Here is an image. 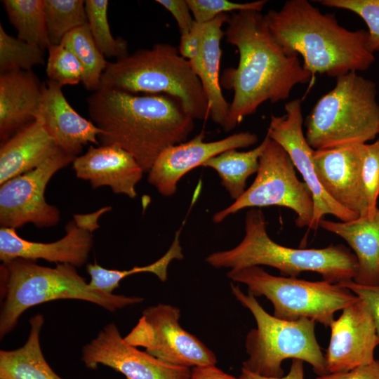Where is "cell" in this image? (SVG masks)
I'll list each match as a JSON object with an SVG mask.
<instances>
[{
	"mask_svg": "<svg viewBox=\"0 0 379 379\" xmlns=\"http://www.w3.org/2000/svg\"><path fill=\"white\" fill-rule=\"evenodd\" d=\"M227 23L226 41L239 53L237 67L226 69L220 79L234 92L224 128L230 131L263 102L286 100L295 85L312 77L298 55L286 54L278 44L261 12H234Z\"/></svg>",
	"mask_w": 379,
	"mask_h": 379,
	"instance_id": "6da1fadb",
	"label": "cell"
},
{
	"mask_svg": "<svg viewBox=\"0 0 379 379\" xmlns=\"http://www.w3.org/2000/svg\"><path fill=\"white\" fill-rule=\"evenodd\" d=\"M86 103L91 121L102 131L100 144L123 148L145 173L164 149L185 142L194 126L180 102L166 95L100 88Z\"/></svg>",
	"mask_w": 379,
	"mask_h": 379,
	"instance_id": "7a4b0ae2",
	"label": "cell"
},
{
	"mask_svg": "<svg viewBox=\"0 0 379 379\" xmlns=\"http://www.w3.org/2000/svg\"><path fill=\"white\" fill-rule=\"evenodd\" d=\"M276 41L289 55H300L312 74L338 77L365 71L375 60L368 32L342 27L333 14L323 13L307 0H288L265 15Z\"/></svg>",
	"mask_w": 379,
	"mask_h": 379,
	"instance_id": "3957f363",
	"label": "cell"
},
{
	"mask_svg": "<svg viewBox=\"0 0 379 379\" xmlns=\"http://www.w3.org/2000/svg\"><path fill=\"white\" fill-rule=\"evenodd\" d=\"M0 270L4 298L0 312L1 338L14 329L27 310L53 300H84L109 312L144 300L139 296L108 293L93 288L78 273L76 267L69 264L48 267L34 260L16 258L2 262Z\"/></svg>",
	"mask_w": 379,
	"mask_h": 379,
	"instance_id": "277c9868",
	"label": "cell"
},
{
	"mask_svg": "<svg viewBox=\"0 0 379 379\" xmlns=\"http://www.w3.org/2000/svg\"><path fill=\"white\" fill-rule=\"evenodd\" d=\"M206 262L215 268L230 270L265 265L290 277H297L305 271L314 272L333 284L353 280L357 271L355 255L343 245L293 248L276 243L267 232L263 213L255 208L246 213L241 241L231 249L211 253Z\"/></svg>",
	"mask_w": 379,
	"mask_h": 379,
	"instance_id": "5b68a950",
	"label": "cell"
},
{
	"mask_svg": "<svg viewBox=\"0 0 379 379\" xmlns=\"http://www.w3.org/2000/svg\"><path fill=\"white\" fill-rule=\"evenodd\" d=\"M100 88L166 95L178 100L194 119L209 117L208 100L199 79L178 48L168 44H156L108 62Z\"/></svg>",
	"mask_w": 379,
	"mask_h": 379,
	"instance_id": "8992f818",
	"label": "cell"
},
{
	"mask_svg": "<svg viewBox=\"0 0 379 379\" xmlns=\"http://www.w3.org/2000/svg\"><path fill=\"white\" fill-rule=\"evenodd\" d=\"M375 84L351 72L336 78L305 120V138L315 150L364 144L378 135Z\"/></svg>",
	"mask_w": 379,
	"mask_h": 379,
	"instance_id": "52a82bcc",
	"label": "cell"
},
{
	"mask_svg": "<svg viewBox=\"0 0 379 379\" xmlns=\"http://www.w3.org/2000/svg\"><path fill=\"white\" fill-rule=\"evenodd\" d=\"M235 298L253 316L256 328L245 340L248 358L242 368L264 377L284 375L286 359H300L309 364L318 375L327 374L325 357L315 334V321L306 318L288 321L267 312L255 297L230 284Z\"/></svg>",
	"mask_w": 379,
	"mask_h": 379,
	"instance_id": "ba28073f",
	"label": "cell"
},
{
	"mask_svg": "<svg viewBox=\"0 0 379 379\" xmlns=\"http://www.w3.org/2000/svg\"><path fill=\"white\" fill-rule=\"evenodd\" d=\"M227 276L234 282L247 286L248 293L265 297L273 305V315L288 321L306 318L327 327L334 320L337 311L358 299L339 284L274 276L260 266L230 270Z\"/></svg>",
	"mask_w": 379,
	"mask_h": 379,
	"instance_id": "9c48e42d",
	"label": "cell"
},
{
	"mask_svg": "<svg viewBox=\"0 0 379 379\" xmlns=\"http://www.w3.org/2000/svg\"><path fill=\"white\" fill-rule=\"evenodd\" d=\"M265 138L266 144L253 182L232 204L216 212L212 220L220 223L246 208L277 206L295 213L297 227L310 228L314 210L312 192L305 182L298 178L295 166L286 152L267 135Z\"/></svg>",
	"mask_w": 379,
	"mask_h": 379,
	"instance_id": "30bf717a",
	"label": "cell"
},
{
	"mask_svg": "<svg viewBox=\"0 0 379 379\" xmlns=\"http://www.w3.org/2000/svg\"><path fill=\"white\" fill-rule=\"evenodd\" d=\"M180 310L159 303L145 308L138 323L124 337L134 347H142L159 360L187 368L215 366L217 358L206 345L180 324Z\"/></svg>",
	"mask_w": 379,
	"mask_h": 379,
	"instance_id": "8fae6325",
	"label": "cell"
},
{
	"mask_svg": "<svg viewBox=\"0 0 379 379\" xmlns=\"http://www.w3.org/2000/svg\"><path fill=\"white\" fill-rule=\"evenodd\" d=\"M75 158L59 149L37 168L1 185V227L16 230L27 223L39 228L56 225L60 213L57 207L46 202V187L51 178Z\"/></svg>",
	"mask_w": 379,
	"mask_h": 379,
	"instance_id": "7c38bea8",
	"label": "cell"
},
{
	"mask_svg": "<svg viewBox=\"0 0 379 379\" xmlns=\"http://www.w3.org/2000/svg\"><path fill=\"white\" fill-rule=\"evenodd\" d=\"M284 109L283 116H271L266 135L286 152L312 192L314 210L310 228L317 229L319 222L327 214L335 216L342 222L359 218L357 213L335 202L318 180L313 161L314 149L307 142L302 131L301 100L296 98L286 102Z\"/></svg>",
	"mask_w": 379,
	"mask_h": 379,
	"instance_id": "4fadbf2b",
	"label": "cell"
},
{
	"mask_svg": "<svg viewBox=\"0 0 379 379\" xmlns=\"http://www.w3.org/2000/svg\"><path fill=\"white\" fill-rule=\"evenodd\" d=\"M111 210L105 206L93 213L74 215L65 227V235L49 243L28 241L15 229H0V260L6 262L16 258L36 261L43 259L55 264L79 267L86 263L93 247V232L99 228L100 216Z\"/></svg>",
	"mask_w": 379,
	"mask_h": 379,
	"instance_id": "5bb4252c",
	"label": "cell"
},
{
	"mask_svg": "<svg viewBox=\"0 0 379 379\" xmlns=\"http://www.w3.org/2000/svg\"><path fill=\"white\" fill-rule=\"evenodd\" d=\"M81 359L89 369L107 366L126 379H190L192 373L190 368L169 365L128 344L113 323L83 347Z\"/></svg>",
	"mask_w": 379,
	"mask_h": 379,
	"instance_id": "9a60e30c",
	"label": "cell"
},
{
	"mask_svg": "<svg viewBox=\"0 0 379 379\" xmlns=\"http://www.w3.org/2000/svg\"><path fill=\"white\" fill-rule=\"evenodd\" d=\"M329 344L324 354L328 373H342L373 361L379 345L372 314L359 298L345 307L331 323Z\"/></svg>",
	"mask_w": 379,
	"mask_h": 379,
	"instance_id": "2e32d148",
	"label": "cell"
},
{
	"mask_svg": "<svg viewBox=\"0 0 379 379\" xmlns=\"http://www.w3.org/2000/svg\"><path fill=\"white\" fill-rule=\"evenodd\" d=\"M201 131L187 142L170 146L157 158L148 171L147 181L163 196L173 195L180 180L193 168L225 151L250 147L258 136L249 131L233 133L225 138L204 142Z\"/></svg>",
	"mask_w": 379,
	"mask_h": 379,
	"instance_id": "e0dca14e",
	"label": "cell"
},
{
	"mask_svg": "<svg viewBox=\"0 0 379 379\" xmlns=\"http://www.w3.org/2000/svg\"><path fill=\"white\" fill-rule=\"evenodd\" d=\"M364 144H354L314 151L313 161L319 182L338 204L368 217V208L362 180Z\"/></svg>",
	"mask_w": 379,
	"mask_h": 379,
	"instance_id": "ac0fdd59",
	"label": "cell"
},
{
	"mask_svg": "<svg viewBox=\"0 0 379 379\" xmlns=\"http://www.w3.org/2000/svg\"><path fill=\"white\" fill-rule=\"evenodd\" d=\"M72 167L76 176L92 188L108 186L114 194L131 199L137 196L135 186L145 173L131 154L114 145H91L74 159Z\"/></svg>",
	"mask_w": 379,
	"mask_h": 379,
	"instance_id": "d6986e66",
	"label": "cell"
},
{
	"mask_svg": "<svg viewBox=\"0 0 379 379\" xmlns=\"http://www.w3.org/2000/svg\"><path fill=\"white\" fill-rule=\"evenodd\" d=\"M62 87L49 80L44 84L36 118L41 121L60 149L77 157L87 144L100 145L98 136L102 131L71 106Z\"/></svg>",
	"mask_w": 379,
	"mask_h": 379,
	"instance_id": "ffe728a7",
	"label": "cell"
},
{
	"mask_svg": "<svg viewBox=\"0 0 379 379\" xmlns=\"http://www.w3.org/2000/svg\"><path fill=\"white\" fill-rule=\"evenodd\" d=\"M44 84L32 70L0 75V139L5 142L38 116Z\"/></svg>",
	"mask_w": 379,
	"mask_h": 379,
	"instance_id": "44dd1931",
	"label": "cell"
},
{
	"mask_svg": "<svg viewBox=\"0 0 379 379\" xmlns=\"http://www.w3.org/2000/svg\"><path fill=\"white\" fill-rule=\"evenodd\" d=\"M229 18V13H224L208 22L202 23L197 53L188 60L194 72L199 79L207 98L209 117L223 129L228 117L230 103L225 100L221 90L220 41L225 36L222 27L227 23Z\"/></svg>",
	"mask_w": 379,
	"mask_h": 379,
	"instance_id": "7402d4cb",
	"label": "cell"
},
{
	"mask_svg": "<svg viewBox=\"0 0 379 379\" xmlns=\"http://www.w3.org/2000/svg\"><path fill=\"white\" fill-rule=\"evenodd\" d=\"M59 149L41 121L36 118L1 142L0 185L37 168Z\"/></svg>",
	"mask_w": 379,
	"mask_h": 379,
	"instance_id": "603a6c76",
	"label": "cell"
},
{
	"mask_svg": "<svg viewBox=\"0 0 379 379\" xmlns=\"http://www.w3.org/2000/svg\"><path fill=\"white\" fill-rule=\"evenodd\" d=\"M319 227L338 235L351 247L357 260L353 281L365 286L379 284V208L372 218L347 222L321 220Z\"/></svg>",
	"mask_w": 379,
	"mask_h": 379,
	"instance_id": "cb8c5ba5",
	"label": "cell"
},
{
	"mask_svg": "<svg viewBox=\"0 0 379 379\" xmlns=\"http://www.w3.org/2000/svg\"><path fill=\"white\" fill-rule=\"evenodd\" d=\"M44 323L42 314L33 316L25 343L13 350L0 351V379H64L52 369L42 352L39 335Z\"/></svg>",
	"mask_w": 379,
	"mask_h": 379,
	"instance_id": "d4e9b609",
	"label": "cell"
},
{
	"mask_svg": "<svg viewBox=\"0 0 379 379\" xmlns=\"http://www.w3.org/2000/svg\"><path fill=\"white\" fill-rule=\"evenodd\" d=\"M266 144L265 138L253 149L239 152L230 149L205 161L201 166L211 168L216 171L221 185L235 201L246 191V180L250 175L257 173L259 159Z\"/></svg>",
	"mask_w": 379,
	"mask_h": 379,
	"instance_id": "484cf974",
	"label": "cell"
},
{
	"mask_svg": "<svg viewBox=\"0 0 379 379\" xmlns=\"http://www.w3.org/2000/svg\"><path fill=\"white\" fill-rule=\"evenodd\" d=\"M180 231L181 228L175 232L173 241L165 254L149 265L133 267L126 270H118L105 268L96 262L88 264L86 272L91 277L88 284L93 288L113 293V291L119 286V282L123 279L138 273H152L161 281H166L168 268L171 262L173 260H182L184 258L180 242Z\"/></svg>",
	"mask_w": 379,
	"mask_h": 379,
	"instance_id": "4316f807",
	"label": "cell"
},
{
	"mask_svg": "<svg viewBox=\"0 0 379 379\" xmlns=\"http://www.w3.org/2000/svg\"><path fill=\"white\" fill-rule=\"evenodd\" d=\"M17 37L46 49L51 45L46 30L44 0L1 1Z\"/></svg>",
	"mask_w": 379,
	"mask_h": 379,
	"instance_id": "83f0119b",
	"label": "cell"
},
{
	"mask_svg": "<svg viewBox=\"0 0 379 379\" xmlns=\"http://www.w3.org/2000/svg\"><path fill=\"white\" fill-rule=\"evenodd\" d=\"M60 44L70 50L79 61L83 69L81 82L85 88L93 91L99 89L101 77L109 62L98 48L88 25L69 32Z\"/></svg>",
	"mask_w": 379,
	"mask_h": 379,
	"instance_id": "f1b7e54d",
	"label": "cell"
},
{
	"mask_svg": "<svg viewBox=\"0 0 379 379\" xmlns=\"http://www.w3.org/2000/svg\"><path fill=\"white\" fill-rule=\"evenodd\" d=\"M46 26L51 45L60 44L71 31L88 24L83 0H44Z\"/></svg>",
	"mask_w": 379,
	"mask_h": 379,
	"instance_id": "f546056e",
	"label": "cell"
},
{
	"mask_svg": "<svg viewBox=\"0 0 379 379\" xmlns=\"http://www.w3.org/2000/svg\"><path fill=\"white\" fill-rule=\"evenodd\" d=\"M107 0H86L85 10L93 39L101 53L106 57L123 58L129 55L128 44L112 34L107 20Z\"/></svg>",
	"mask_w": 379,
	"mask_h": 379,
	"instance_id": "4dcf8cb0",
	"label": "cell"
},
{
	"mask_svg": "<svg viewBox=\"0 0 379 379\" xmlns=\"http://www.w3.org/2000/svg\"><path fill=\"white\" fill-rule=\"evenodd\" d=\"M44 50L37 45L8 34L0 25L1 74L19 70L29 71L36 65H44Z\"/></svg>",
	"mask_w": 379,
	"mask_h": 379,
	"instance_id": "1f68e13d",
	"label": "cell"
},
{
	"mask_svg": "<svg viewBox=\"0 0 379 379\" xmlns=\"http://www.w3.org/2000/svg\"><path fill=\"white\" fill-rule=\"evenodd\" d=\"M46 72L49 81L75 85L82 81L83 69L74 53L61 44L50 45Z\"/></svg>",
	"mask_w": 379,
	"mask_h": 379,
	"instance_id": "d6a6232c",
	"label": "cell"
},
{
	"mask_svg": "<svg viewBox=\"0 0 379 379\" xmlns=\"http://www.w3.org/2000/svg\"><path fill=\"white\" fill-rule=\"evenodd\" d=\"M320 4L350 11L358 15L366 24L368 47L374 53L379 51V0H319Z\"/></svg>",
	"mask_w": 379,
	"mask_h": 379,
	"instance_id": "836d02e7",
	"label": "cell"
},
{
	"mask_svg": "<svg viewBox=\"0 0 379 379\" xmlns=\"http://www.w3.org/2000/svg\"><path fill=\"white\" fill-rule=\"evenodd\" d=\"M195 22L206 23L229 12L256 11L261 12L267 1L237 3L227 0H186Z\"/></svg>",
	"mask_w": 379,
	"mask_h": 379,
	"instance_id": "e575fe53",
	"label": "cell"
},
{
	"mask_svg": "<svg viewBox=\"0 0 379 379\" xmlns=\"http://www.w3.org/2000/svg\"><path fill=\"white\" fill-rule=\"evenodd\" d=\"M362 180L368 208V217L372 218L377 209L379 196V140L364 145Z\"/></svg>",
	"mask_w": 379,
	"mask_h": 379,
	"instance_id": "d590c367",
	"label": "cell"
},
{
	"mask_svg": "<svg viewBox=\"0 0 379 379\" xmlns=\"http://www.w3.org/2000/svg\"><path fill=\"white\" fill-rule=\"evenodd\" d=\"M338 284L350 289L368 306L376 327L379 340V284L365 286L359 284L352 279Z\"/></svg>",
	"mask_w": 379,
	"mask_h": 379,
	"instance_id": "8d00e7d4",
	"label": "cell"
},
{
	"mask_svg": "<svg viewBox=\"0 0 379 379\" xmlns=\"http://www.w3.org/2000/svg\"><path fill=\"white\" fill-rule=\"evenodd\" d=\"M156 2L173 16L181 36L190 33L195 20L186 0H157Z\"/></svg>",
	"mask_w": 379,
	"mask_h": 379,
	"instance_id": "74e56055",
	"label": "cell"
},
{
	"mask_svg": "<svg viewBox=\"0 0 379 379\" xmlns=\"http://www.w3.org/2000/svg\"><path fill=\"white\" fill-rule=\"evenodd\" d=\"M314 379H379V360L356 367L342 373H327Z\"/></svg>",
	"mask_w": 379,
	"mask_h": 379,
	"instance_id": "f35d334b",
	"label": "cell"
},
{
	"mask_svg": "<svg viewBox=\"0 0 379 379\" xmlns=\"http://www.w3.org/2000/svg\"><path fill=\"white\" fill-rule=\"evenodd\" d=\"M300 359H292L288 373L281 377H264L241 368L242 379H305L304 364Z\"/></svg>",
	"mask_w": 379,
	"mask_h": 379,
	"instance_id": "ab89813d",
	"label": "cell"
},
{
	"mask_svg": "<svg viewBox=\"0 0 379 379\" xmlns=\"http://www.w3.org/2000/svg\"><path fill=\"white\" fill-rule=\"evenodd\" d=\"M190 379H242L227 374L216 366L194 367L192 370Z\"/></svg>",
	"mask_w": 379,
	"mask_h": 379,
	"instance_id": "60d3db41",
	"label": "cell"
},
{
	"mask_svg": "<svg viewBox=\"0 0 379 379\" xmlns=\"http://www.w3.org/2000/svg\"><path fill=\"white\" fill-rule=\"evenodd\" d=\"M378 134H379V127H378ZM378 140H379V138Z\"/></svg>",
	"mask_w": 379,
	"mask_h": 379,
	"instance_id": "b9f144b4",
	"label": "cell"
}]
</instances>
